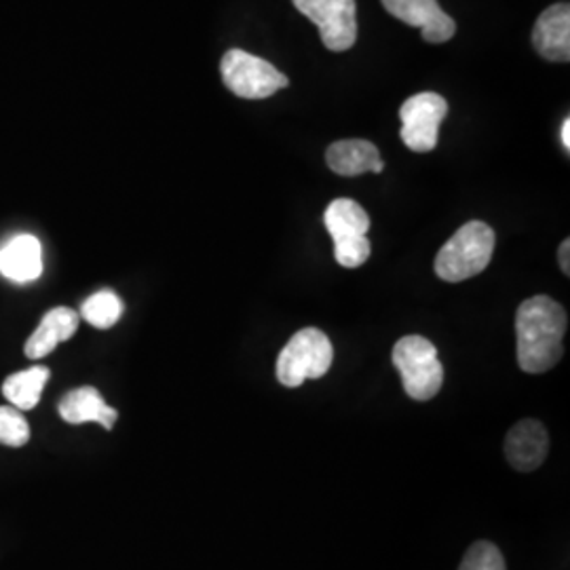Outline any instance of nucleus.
I'll return each mask as SVG.
<instances>
[{
  "mask_svg": "<svg viewBox=\"0 0 570 570\" xmlns=\"http://www.w3.org/2000/svg\"><path fill=\"white\" fill-rule=\"evenodd\" d=\"M459 570H508L505 558L497 546L489 541H478L469 548Z\"/></svg>",
  "mask_w": 570,
  "mask_h": 570,
  "instance_id": "6ab92c4d",
  "label": "nucleus"
},
{
  "mask_svg": "<svg viewBox=\"0 0 570 570\" xmlns=\"http://www.w3.org/2000/svg\"><path fill=\"white\" fill-rule=\"evenodd\" d=\"M383 4L393 18L421 28L428 42L450 41L456 32V23L444 13L438 0H383Z\"/></svg>",
  "mask_w": 570,
  "mask_h": 570,
  "instance_id": "1a4fd4ad",
  "label": "nucleus"
},
{
  "mask_svg": "<svg viewBox=\"0 0 570 570\" xmlns=\"http://www.w3.org/2000/svg\"><path fill=\"white\" fill-rule=\"evenodd\" d=\"M550 450V435L539 421H520L513 425L505 440V454L513 469L529 473L543 465Z\"/></svg>",
  "mask_w": 570,
  "mask_h": 570,
  "instance_id": "9d476101",
  "label": "nucleus"
},
{
  "mask_svg": "<svg viewBox=\"0 0 570 570\" xmlns=\"http://www.w3.org/2000/svg\"><path fill=\"white\" fill-rule=\"evenodd\" d=\"M79 313L68 308V306H58L53 311H49L42 317L41 326L35 330V334L28 338L26 343V357L30 360H42L47 357L56 346L70 341L77 330H79Z\"/></svg>",
  "mask_w": 570,
  "mask_h": 570,
  "instance_id": "ddd939ff",
  "label": "nucleus"
},
{
  "mask_svg": "<svg viewBox=\"0 0 570 570\" xmlns=\"http://www.w3.org/2000/svg\"><path fill=\"white\" fill-rule=\"evenodd\" d=\"M494 244V230L487 223L473 220L461 226L435 258L438 277L459 284L480 275L490 265Z\"/></svg>",
  "mask_w": 570,
  "mask_h": 570,
  "instance_id": "f03ea898",
  "label": "nucleus"
},
{
  "mask_svg": "<svg viewBox=\"0 0 570 570\" xmlns=\"http://www.w3.org/2000/svg\"><path fill=\"white\" fill-rule=\"evenodd\" d=\"M567 311L550 296L524 301L515 315L518 364L529 374H541L556 366L564 355Z\"/></svg>",
  "mask_w": 570,
  "mask_h": 570,
  "instance_id": "f257e3e1",
  "label": "nucleus"
},
{
  "mask_svg": "<svg viewBox=\"0 0 570 570\" xmlns=\"http://www.w3.org/2000/svg\"><path fill=\"white\" fill-rule=\"evenodd\" d=\"M0 273L13 282H32L41 277V244L32 235H20L0 249Z\"/></svg>",
  "mask_w": 570,
  "mask_h": 570,
  "instance_id": "2eb2a0df",
  "label": "nucleus"
},
{
  "mask_svg": "<svg viewBox=\"0 0 570 570\" xmlns=\"http://www.w3.org/2000/svg\"><path fill=\"white\" fill-rule=\"evenodd\" d=\"M330 169L338 176H362L366 171L383 174L385 164L381 161L379 148L367 140H341L334 142L326 153Z\"/></svg>",
  "mask_w": 570,
  "mask_h": 570,
  "instance_id": "4468645a",
  "label": "nucleus"
},
{
  "mask_svg": "<svg viewBox=\"0 0 570 570\" xmlns=\"http://www.w3.org/2000/svg\"><path fill=\"white\" fill-rule=\"evenodd\" d=\"M51 372L49 367L32 366L23 372L11 374L2 383L4 397L18 410H32L41 402L42 389L47 385Z\"/></svg>",
  "mask_w": 570,
  "mask_h": 570,
  "instance_id": "dca6fc26",
  "label": "nucleus"
},
{
  "mask_svg": "<svg viewBox=\"0 0 570 570\" xmlns=\"http://www.w3.org/2000/svg\"><path fill=\"white\" fill-rule=\"evenodd\" d=\"M30 440V428L18 407L0 406V444L21 449Z\"/></svg>",
  "mask_w": 570,
  "mask_h": 570,
  "instance_id": "a211bd4d",
  "label": "nucleus"
},
{
  "mask_svg": "<svg viewBox=\"0 0 570 570\" xmlns=\"http://www.w3.org/2000/svg\"><path fill=\"white\" fill-rule=\"evenodd\" d=\"M393 364L402 374L407 397L428 402L435 397L444 383V367L438 348L423 336H404L393 346Z\"/></svg>",
  "mask_w": 570,
  "mask_h": 570,
  "instance_id": "7ed1b4c3",
  "label": "nucleus"
},
{
  "mask_svg": "<svg viewBox=\"0 0 570 570\" xmlns=\"http://www.w3.org/2000/svg\"><path fill=\"white\" fill-rule=\"evenodd\" d=\"M324 225L334 239L336 263L345 268H357L370 258L366 233L370 218L366 209L353 199H336L327 205Z\"/></svg>",
  "mask_w": 570,
  "mask_h": 570,
  "instance_id": "39448f33",
  "label": "nucleus"
},
{
  "mask_svg": "<svg viewBox=\"0 0 570 570\" xmlns=\"http://www.w3.org/2000/svg\"><path fill=\"white\" fill-rule=\"evenodd\" d=\"M558 263H560V268L564 271V275H570V242L569 239H564L562 245H560V249H558Z\"/></svg>",
  "mask_w": 570,
  "mask_h": 570,
  "instance_id": "aec40b11",
  "label": "nucleus"
},
{
  "mask_svg": "<svg viewBox=\"0 0 570 570\" xmlns=\"http://www.w3.org/2000/svg\"><path fill=\"white\" fill-rule=\"evenodd\" d=\"M449 115V104L438 94H419L407 98L402 110V140L414 153H431L440 140V125Z\"/></svg>",
  "mask_w": 570,
  "mask_h": 570,
  "instance_id": "0eeeda50",
  "label": "nucleus"
},
{
  "mask_svg": "<svg viewBox=\"0 0 570 570\" xmlns=\"http://www.w3.org/2000/svg\"><path fill=\"white\" fill-rule=\"evenodd\" d=\"M60 416L68 425H82V423H98L104 429L115 428L119 412L104 402L100 391L96 387H81L68 391L61 397Z\"/></svg>",
  "mask_w": 570,
  "mask_h": 570,
  "instance_id": "f8f14e48",
  "label": "nucleus"
},
{
  "mask_svg": "<svg viewBox=\"0 0 570 570\" xmlns=\"http://www.w3.org/2000/svg\"><path fill=\"white\" fill-rule=\"evenodd\" d=\"M532 42L539 56L546 60H570L569 2H558L539 16L532 30Z\"/></svg>",
  "mask_w": 570,
  "mask_h": 570,
  "instance_id": "9b49d317",
  "label": "nucleus"
},
{
  "mask_svg": "<svg viewBox=\"0 0 570 570\" xmlns=\"http://www.w3.org/2000/svg\"><path fill=\"white\" fill-rule=\"evenodd\" d=\"M560 138H562V144H564V148H567V153L570 150V119H564L562 122V134H560Z\"/></svg>",
  "mask_w": 570,
  "mask_h": 570,
  "instance_id": "412c9836",
  "label": "nucleus"
},
{
  "mask_svg": "<svg viewBox=\"0 0 570 570\" xmlns=\"http://www.w3.org/2000/svg\"><path fill=\"white\" fill-rule=\"evenodd\" d=\"M220 72L226 87L244 100H265L289 85L287 77L273 63L244 49L226 51L220 61Z\"/></svg>",
  "mask_w": 570,
  "mask_h": 570,
  "instance_id": "423d86ee",
  "label": "nucleus"
},
{
  "mask_svg": "<svg viewBox=\"0 0 570 570\" xmlns=\"http://www.w3.org/2000/svg\"><path fill=\"white\" fill-rule=\"evenodd\" d=\"M81 315L87 324L98 330L115 326L122 315V301L110 289H102L82 303Z\"/></svg>",
  "mask_w": 570,
  "mask_h": 570,
  "instance_id": "f3484780",
  "label": "nucleus"
},
{
  "mask_svg": "<svg viewBox=\"0 0 570 570\" xmlns=\"http://www.w3.org/2000/svg\"><path fill=\"white\" fill-rule=\"evenodd\" d=\"M294 4L320 28L330 51H346L357 41L355 0H294Z\"/></svg>",
  "mask_w": 570,
  "mask_h": 570,
  "instance_id": "6e6552de",
  "label": "nucleus"
},
{
  "mask_svg": "<svg viewBox=\"0 0 570 570\" xmlns=\"http://www.w3.org/2000/svg\"><path fill=\"white\" fill-rule=\"evenodd\" d=\"M332 343L317 327H305L289 338L277 360V379L285 387H301L308 379H322L332 366Z\"/></svg>",
  "mask_w": 570,
  "mask_h": 570,
  "instance_id": "20e7f679",
  "label": "nucleus"
}]
</instances>
